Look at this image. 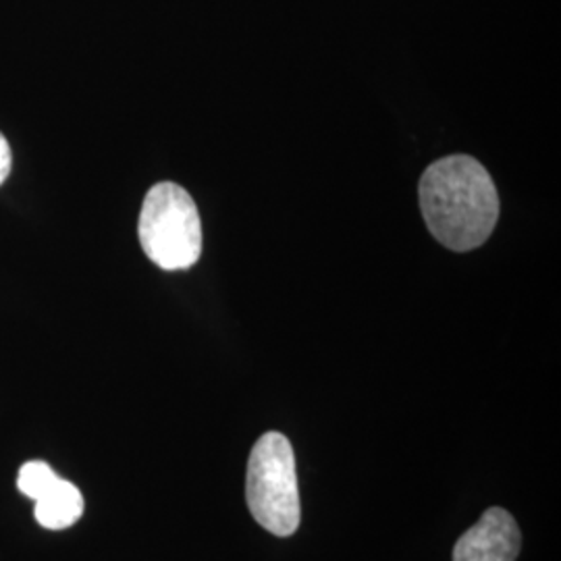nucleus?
<instances>
[{"instance_id":"4","label":"nucleus","mask_w":561,"mask_h":561,"mask_svg":"<svg viewBox=\"0 0 561 561\" xmlns=\"http://www.w3.org/2000/svg\"><path fill=\"white\" fill-rule=\"evenodd\" d=\"M18 486L36 503L34 516L48 530L69 528L83 516L85 503L80 489L60 479L46 461H25L18 474Z\"/></svg>"},{"instance_id":"5","label":"nucleus","mask_w":561,"mask_h":561,"mask_svg":"<svg viewBox=\"0 0 561 561\" xmlns=\"http://www.w3.org/2000/svg\"><path fill=\"white\" fill-rule=\"evenodd\" d=\"M520 542V528L512 514L491 507L456 542L454 561H516Z\"/></svg>"},{"instance_id":"2","label":"nucleus","mask_w":561,"mask_h":561,"mask_svg":"<svg viewBox=\"0 0 561 561\" xmlns=\"http://www.w3.org/2000/svg\"><path fill=\"white\" fill-rule=\"evenodd\" d=\"M245 500L252 518L275 537L300 526V491L291 443L280 433L262 435L248 461Z\"/></svg>"},{"instance_id":"3","label":"nucleus","mask_w":561,"mask_h":561,"mask_svg":"<svg viewBox=\"0 0 561 561\" xmlns=\"http://www.w3.org/2000/svg\"><path fill=\"white\" fill-rule=\"evenodd\" d=\"M146 256L162 271H185L202 254V222L194 198L171 181L150 187L138 222Z\"/></svg>"},{"instance_id":"6","label":"nucleus","mask_w":561,"mask_h":561,"mask_svg":"<svg viewBox=\"0 0 561 561\" xmlns=\"http://www.w3.org/2000/svg\"><path fill=\"white\" fill-rule=\"evenodd\" d=\"M11 148H9V141L0 134V185L7 181L9 173H11Z\"/></svg>"},{"instance_id":"1","label":"nucleus","mask_w":561,"mask_h":561,"mask_svg":"<svg viewBox=\"0 0 561 561\" xmlns=\"http://www.w3.org/2000/svg\"><path fill=\"white\" fill-rule=\"evenodd\" d=\"M419 198L433 238L454 252L482 245L500 219L497 187L472 157L433 162L422 175Z\"/></svg>"}]
</instances>
